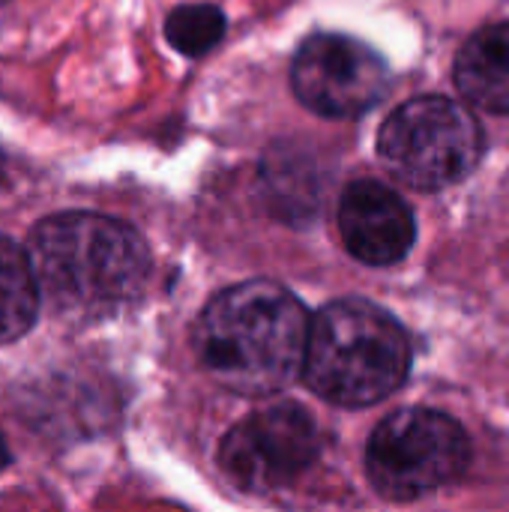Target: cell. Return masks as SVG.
Returning <instances> with one entry per match:
<instances>
[{
    "label": "cell",
    "instance_id": "obj_1",
    "mask_svg": "<svg viewBox=\"0 0 509 512\" xmlns=\"http://www.w3.org/2000/svg\"><path fill=\"white\" fill-rule=\"evenodd\" d=\"M42 300L57 315L105 318L135 303L150 276L144 237L111 216L57 213L27 240Z\"/></svg>",
    "mask_w": 509,
    "mask_h": 512
},
{
    "label": "cell",
    "instance_id": "obj_2",
    "mask_svg": "<svg viewBox=\"0 0 509 512\" xmlns=\"http://www.w3.org/2000/svg\"><path fill=\"white\" fill-rule=\"evenodd\" d=\"M309 315L282 285L267 279L219 291L195 321V354L234 393H276L306 363Z\"/></svg>",
    "mask_w": 509,
    "mask_h": 512
},
{
    "label": "cell",
    "instance_id": "obj_3",
    "mask_svg": "<svg viewBox=\"0 0 509 512\" xmlns=\"http://www.w3.org/2000/svg\"><path fill=\"white\" fill-rule=\"evenodd\" d=\"M408 369V333L387 309L345 297L312 318L303 378L321 399L342 408H369L396 393Z\"/></svg>",
    "mask_w": 509,
    "mask_h": 512
},
{
    "label": "cell",
    "instance_id": "obj_4",
    "mask_svg": "<svg viewBox=\"0 0 509 512\" xmlns=\"http://www.w3.org/2000/svg\"><path fill=\"white\" fill-rule=\"evenodd\" d=\"M477 117L447 96L402 102L378 132V156L396 180L420 192L462 183L483 159Z\"/></svg>",
    "mask_w": 509,
    "mask_h": 512
},
{
    "label": "cell",
    "instance_id": "obj_5",
    "mask_svg": "<svg viewBox=\"0 0 509 512\" xmlns=\"http://www.w3.org/2000/svg\"><path fill=\"white\" fill-rule=\"evenodd\" d=\"M471 462L465 429L429 408L387 417L366 444V474L387 501H417L453 483Z\"/></svg>",
    "mask_w": 509,
    "mask_h": 512
},
{
    "label": "cell",
    "instance_id": "obj_6",
    "mask_svg": "<svg viewBox=\"0 0 509 512\" xmlns=\"http://www.w3.org/2000/svg\"><path fill=\"white\" fill-rule=\"evenodd\" d=\"M318 456V426L312 414L279 399L243 423L219 444V465L246 492H270L297 480Z\"/></svg>",
    "mask_w": 509,
    "mask_h": 512
},
{
    "label": "cell",
    "instance_id": "obj_7",
    "mask_svg": "<svg viewBox=\"0 0 509 512\" xmlns=\"http://www.w3.org/2000/svg\"><path fill=\"white\" fill-rule=\"evenodd\" d=\"M387 84V60L345 33L309 36L291 63L294 96L321 117H360L384 99Z\"/></svg>",
    "mask_w": 509,
    "mask_h": 512
},
{
    "label": "cell",
    "instance_id": "obj_8",
    "mask_svg": "<svg viewBox=\"0 0 509 512\" xmlns=\"http://www.w3.org/2000/svg\"><path fill=\"white\" fill-rule=\"evenodd\" d=\"M336 222L345 249L369 267L399 264L417 240L411 207L378 180L351 183L339 198Z\"/></svg>",
    "mask_w": 509,
    "mask_h": 512
},
{
    "label": "cell",
    "instance_id": "obj_9",
    "mask_svg": "<svg viewBox=\"0 0 509 512\" xmlns=\"http://www.w3.org/2000/svg\"><path fill=\"white\" fill-rule=\"evenodd\" d=\"M459 93L492 114H509V21L477 30L456 57Z\"/></svg>",
    "mask_w": 509,
    "mask_h": 512
},
{
    "label": "cell",
    "instance_id": "obj_10",
    "mask_svg": "<svg viewBox=\"0 0 509 512\" xmlns=\"http://www.w3.org/2000/svg\"><path fill=\"white\" fill-rule=\"evenodd\" d=\"M261 183L273 210L288 222L309 219L312 213H318V201H321L318 168L297 147H276L261 165Z\"/></svg>",
    "mask_w": 509,
    "mask_h": 512
},
{
    "label": "cell",
    "instance_id": "obj_11",
    "mask_svg": "<svg viewBox=\"0 0 509 512\" xmlns=\"http://www.w3.org/2000/svg\"><path fill=\"white\" fill-rule=\"evenodd\" d=\"M39 300L27 249L0 234V345L21 339L33 327Z\"/></svg>",
    "mask_w": 509,
    "mask_h": 512
},
{
    "label": "cell",
    "instance_id": "obj_12",
    "mask_svg": "<svg viewBox=\"0 0 509 512\" xmlns=\"http://www.w3.org/2000/svg\"><path fill=\"white\" fill-rule=\"evenodd\" d=\"M165 36L168 42L186 54V57H201L213 51L222 36H225V15L213 3H186L177 6L168 21H165Z\"/></svg>",
    "mask_w": 509,
    "mask_h": 512
},
{
    "label": "cell",
    "instance_id": "obj_13",
    "mask_svg": "<svg viewBox=\"0 0 509 512\" xmlns=\"http://www.w3.org/2000/svg\"><path fill=\"white\" fill-rule=\"evenodd\" d=\"M9 462H12V456H9V447H6V441H3V435H0V471H6Z\"/></svg>",
    "mask_w": 509,
    "mask_h": 512
},
{
    "label": "cell",
    "instance_id": "obj_14",
    "mask_svg": "<svg viewBox=\"0 0 509 512\" xmlns=\"http://www.w3.org/2000/svg\"><path fill=\"white\" fill-rule=\"evenodd\" d=\"M3 177H6V156H3V150H0V186H3Z\"/></svg>",
    "mask_w": 509,
    "mask_h": 512
},
{
    "label": "cell",
    "instance_id": "obj_15",
    "mask_svg": "<svg viewBox=\"0 0 509 512\" xmlns=\"http://www.w3.org/2000/svg\"><path fill=\"white\" fill-rule=\"evenodd\" d=\"M0 3H6V0H0Z\"/></svg>",
    "mask_w": 509,
    "mask_h": 512
}]
</instances>
